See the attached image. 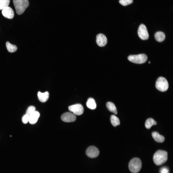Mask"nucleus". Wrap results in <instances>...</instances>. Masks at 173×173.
I'll use <instances>...</instances> for the list:
<instances>
[{"label":"nucleus","instance_id":"9","mask_svg":"<svg viewBox=\"0 0 173 173\" xmlns=\"http://www.w3.org/2000/svg\"><path fill=\"white\" fill-rule=\"evenodd\" d=\"M61 119L64 122H71L75 121L76 119V117L73 114L70 112H67L61 115Z\"/></svg>","mask_w":173,"mask_h":173},{"label":"nucleus","instance_id":"13","mask_svg":"<svg viewBox=\"0 0 173 173\" xmlns=\"http://www.w3.org/2000/svg\"><path fill=\"white\" fill-rule=\"evenodd\" d=\"M37 96L39 100L41 102H44L48 99L49 97V93L48 92H46L44 93H42L38 92Z\"/></svg>","mask_w":173,"mask_h":173},{"label":"nucleus","instance_id":"14","mask_svg":"<svg viewBox=\"0 0 173 173\" xmlns=\"http://www.w3.org/2000/svg\"><path fill=\"white\" fill-rule=\"evenodd\" d=\"M152 134L154 139L157 142H162L165 140L164 137L160 135L157 132H153L152 133Z\"/></svg>","mask_w":173,"mask_h":173},{"label":"nucleus","instance_id":"1","mask_svg":"<svg viewBox=\"0 0 173 173\" xmlns=\"http://www.w3.org/2000/svg\"><path fill=\"white\" fill-rule=\"evenodd\" d=\"M167 152L165 151L159 150L154 154L153 158L154 163L157 165H162L167 161L168 159Z\"/></svg>","mask_w":173,"mask_h":173},{"label":"nucleus","instance_id":"10","mask_svg":"<svg viewBox=\"0 0 173 173\" xmlns=\"http://www.w3.org/2000/svg\"><path fill=\"white\" fill-rule=\"evenodd\" d=\"M2 13L5 17L10 19L13 18L14 13L13 10L10 7L7 6L2 10Z\"/></svg>","mask_w":173,"mask_h":173},{"label":"nucleus","instance_id":"6","mask_svg":"<svg viewBox=\"0 0 173 173\" xmlns=\"http://www.w3.org/2000/svg\"><path fill=\"white\" fill-rule=\"evenodd\" d=\"M69 110L74 115H80L82 114L84 109L83 106L80 104H76L70 105L68 108Z\"/></svg>","mask_w":173,"mask_h":173},{"label":"nucleus","instance_id":"24","mask_svg":"<svg viewBox=\"0 0 173 173\" xmlns=\"http://www.w3.org/2000/svg\"><path fill=\"white\" fill-rule=\"evenodd\" d=\"M29 116L26 114L22 118V121L23 123L25 124L27 123L29 121Z\"/></svg>","mask_w":173,"mask_h":173},{"label":"nucleus","instance_id":"11","mask_svg":"<svg viewBox=\"0 0 173 173\" xmlns=\"http://www.w3.org/2000/svg\"><path fill=\"white\" fill-rule=\"evenodd\" d=\"M96 37V42L99 46H103L106 44L107 39L104 34L102 33L98 34L97 35Z\"/></svg>","mask_w":173,"mask_h":173},{"label":"nucleus","instance_id":"17","mask_svg":"<svg viewBox=\"0 0 173 173\" xmlns=\"http://www.w3.org/2000/svg\"><path fill=\"white\" fill-rule=\"evenodd\" d=\"M106 106L110 111L113 112L115 114H117V111L116 108L113 103L111 102H108L106 104Z\"/></svg>","mask_w":173,"mask_h":173},{"label":"nucleus","instance_id":"8","mask_svg":"<svg viewBox=\"0 0 173 173\" xmlns=\"http://www.w3.org/2000/svg\"><path fill=\"white\" fill-rule=\"evenodd\" d=\"M99 153V151L98 149L93 146H89L86 151V155L91 158H94L97 157Z\"/></svg>","mask_w":173,"mask_h":173},{"label":"nucleus","instance_id":"25","mask_svg":"<svg viewBox=\"0 0 173 173\" xmlns=\"http://www.w3.org/2000/svg\"><path fill=\"white\" fill-rule=\"evenodd\" d=\"M160 173H169V170L166 167H163L160 169Z\"/></svg>","mask_w":173,"mask_h":173},{"label":"nucleus","instance_id":"4","mask_svg":"<svg viewBox=\"0 0 173 173\" xmlns=\"http://www.w3.org/2000/svg\"><path fill=\"white\" fill-rule=\"evenodd\" d=\"M148 57L144 54H140L137 55L129 56L128 58L130 61L133 63L141 64L145 63L147 60Z\"/></svg>","mask_w":173,"mask_h":173},{"label":"nucleus","instance_id":"3","mask_svg":"<svg viewBox=\"0 0 173 173\" xmlns=\"http://www.w3.org/2000/svg\"><path fill=\"white\" fill-rule=\"evenodd\" d=\"M128 166L129 170L131 173H137L142 167L141 161L138 158H133L130 161Z\"/></svg>","mask_w":173,"mask_h":173},{"label":"nucleus","instance_id":"22","mask_svg":"<svg viewBox=\"0 0 173 173\" xmlns=\"http://www.w3.org/2000/svg\"><path fill=\"white\" fill-rule=\"evenodd\" d=\"M35 107L33 106H30L28 108L26 114L30 116L35 111Z\"/></svg>","mask_w":173,"mask_h":173},{"label":"nucleus","instance_id":"26","mask_svg":"<svg viewBox=\"0 0 173 173\" xmlns=\"http://www.w3.org/2000/svg\"><path fill=\"white\" fill-rule=\"evenodd\" d=\"M148 63H149V64L150 63V62H149H149H148Z\"/></svg>","mask_w":173,"mask_h":173},{"label":"nucleus","instance_id":"12","mask_svg":"<svg viewBox=\"0 0 173 173\" xmlns=\"http://www.w3.org/2000/svg\"><path fill=\"white\" fill-rule=\"evenodd\" d=\"M40 114L38 112L35 111L29 116V122L31 124H34L37 122L40 116Z\"/></svg>","mask_w":173,"mask_h":173},{"label":"nucleus","instance_id":"7","mask_svg":"<svg viewBox=\"0 0 173 173\" xmlns=\"http://www.w3.org/2000/svg\"><path fill=\"white\" fill-rule=\"evenodd\" d=\"M138 34L140 38L142 40H146L148 38L149 35L145 25L142 24L140 25L138 31Z\"/></svg>","mask_w":173,"mask_h":173},{"label":"nucleus","instance_id":"19","mask_svg":"<svg viewBox=\"0 0 173 173\" xmlns=\"http://www.w3.org/2000/svg\"><path fill=\"white\" fill-rule=\"evenodd\" d=\"M6 45L8 51L10 52H13L17 50V48L16 45H12L8 42H6Z\"/></svg>","mask_w":173,"mask_h":173},{"label":"nucleus","instance_id":"16","mask_svg":"<svg viewBox=\"0 0 173 173\" xmlns=\"http://www.w3.org/2000/svg\"><path fill=\"white\" fill-rule=\"evenodd\" d=\"M154 36L156 40L159 42L163 41L165 38V35L164 33L160 31L156 32Z\"/></svg>","mask_w":173,"mask_h":173},{"label":"nucleus","instance_id":"2","mask_svg":"<svg viewBox=\"0 0 173 173\" xmlns=\"http://www.w3.org/2000/svg\"><path fill=\"white\" fill-rule=\"evenodd\" d=\"M16 12L18 15L23 13L28 7V0H13Z\"/></svg>","mask_w":173,"mask_h":173},{"label":"nucleus","instance_id":"20","mask_svg":"<svg viewBox=\"0 0 173 173\" xmlns=\"http://www.w3.org/2000/svg\"><path fill=\"white\" fill-rule=\"evenodd\" d=\"M111 124L114 126L116 127L120 124V121L119 118L115 116L112 115L110 117Z\"/></svg>","mask_w":173,"mask_h":173},{"label":"nucleus","instance_id":"21","mask_svg":"<svg viewBox=\"0 0 173 173\" xmlns=\"http://www.w3.org/2000/svg\"><path fill=\"white\" fill-rule=\"evenodd\" d=\"M10 0H0V10H2L8 6Z\"/></svg>","mask_w":173,"mask_h":173},{"label":"nucleus","instance_id":"15","mask_svg":"<svg viewBox=\"0 0 173 173\" xmlns=\"http://www.w3.org/2000/svg\"><path fill=\"white\" fill-rule=\"evenodd\" d=\"M87 107L91 109H95L96 107V104L94 99L92 98H88L86 103Z\"/></svg>","mask_w":173,"mask_h":173},{"label":"nucleus","instance_id":"18","mask_svg":"<svg viewBox=\"0 0 173 173\" xmlns=\"http://www.w3.org/2000/svg\"><path fill=\"white\" fill-rule=\"evenodd\" d=\"M156 122L152 118H149L147 119L146 121L145 126L147 129H149L153 125L156 124Z\"/></svg>","mask_w":173,"mask_h":173},{"label":"nucleus","instance_id":"5","mask_svg":"<svg viewBox=\"0 0 173 173\" xmlns=\"http://www.w3.org/2000/svg\"><path fill=\"white\" fill-rule=\"evenodd\" d=\"M155 86L158 90L163 92L166 91L168 89L169 85L168 81L165 78L160 77L156 81Z\"/></svg>","mask_w":173,"mask_h":173},{"label":"nucleus","instance_id":"23","mask_svg":"<svg viewBox=\"0 0 173 173\" xmlns=\"http://www.w3.org/2000/svg\"><path fill=\"white\" fill-rule=\"evenodd\" d=\"M133 1V0H119V2L122 5L125 6L131 4Z\"/></svg>","mask_w":173,"mask_h":173}]
</instances>
